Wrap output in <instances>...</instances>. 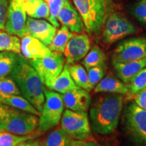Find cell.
<instances>
[{"label":"cell","instance_id":"ba28073f","mask_svg":"<svg viewBox=\"0 0 146 146\" xmlns=\"http://www.w3.org/2000/svg\"><path fill=\"white\" fill-rule=\"evenodd\" d=\"M136 32L135 26L129 19L119 13H113L108 16L104 25L102 40L111 44Z\"/></svg>","mask_w":146,"mask_h":146},{"label":"cell","instance_id":"5bb4252c","mask_svg":"<svg viewBox=\"0 0 146 146\" xmlns=\"http://www.w3.org/2000/svg\"><path fill=\"white\" fill-rule=\"evenodd\" d=\"M58 20L63 26L66 27L74 33H81L85 27L79 12L71 5L68 0L65 1L60 9L58 14Z\"/></svg>","mask_w":146,"mask_h":146},{"label":"cell","instance_id":"cb8c5ba5","mask_svg":"<svg viewBox=\"0 0 146 146\" xmlns=\"http://www.w3.org/2000/svg\"><path fill=\"white\" fill-rule=\"evenodd\" d=\"M72 139H74L62 128L58 127L47 136L44 146H70Z\"/></svg>","mask_w":146,"mask_h":146},{"label":"cell","instance_id":"e575fe53","mask_svg":"<svg viewBox=\"0 0 146 146\" xmlns=\"http://www.w3.org/2000/svg\"><path fill=\"white\" fill-rule=\"evenodd\" d=\"M131 99H133L135 103L140 108L146 110V88L133 96Z\"/></svg>","mask_w":146,"mask_h":146},{"label":"cell","instance_id":"277c9868","mask_svg":"<svg viewBox=\"0 0 146 146\" xmlns=\"http://www.w3.org/2000/svg\"><path fill=\"white\" fill-rule=\"evenodd\" d=\"M122 125L131 146H146V110L129 102L123 110Z\"/></svg>","mask_w":146,"mask_h":146},{"label":"cell","instance_id":"836d02e7","mask_svg":"<svg viewBox=\"0 0 146 146\" xmlns=\"http://www.w3.org/2000/svg\"><path fill=\"white\" fill-rule=\"evenodd\" d=\"M8 0H0V29L4 30L7 13H8Z\"/></svg>","mask_w":146,"mask_h":146},{"label":"cell","instance_id":"4fadbf2b","mask_svg":"<svg viewBox=\"0 0 146 146\" xmlns=\"http://www.w3.org/2000/svg\"><path fill=\"white\" fill-rule=\"evenodd\" d=\"M27 33L39 40L48 47L51 44L57 28L44 20L28 17L27 19Z\"/></svg>","mask_w":146,"mask_h":146},{"label":"cell","instance_id":"603a6c76","mask_svg":"<svg viewBox=\"0 0 146 146\" xmlns=\"http://www.w3.org/2000/svg\"><path fill=\"white\" fill-rule=\"evenodd\" d=\"M68 70L72 80L78 87L91 91L87 72L83 65L79 64H68Z\"/></svg>","mask_w":146,"mask_h":146},{"label":"cell","instance_id":"74e56055","mask_svg":"<svg viewBox=\"0 0 146 146\" xmlns=\"http://www.w3.org/2000/svg\"><path fill=\"white\" fill-rule=\"evenodd\" d=\"M102 1H106V2H107V0H102Z\"/></svg>","mask_w":146,"mask_h":146},{"label":"cell","instance_id":"9a60e30c","mask_svg":"<svg viewBox=\"0 0 146 146\" xmlns=\"http://www.w3.org/2000/svg\"><path fill=\"white\" fill-rule=\"evenodd\" d=\"M62 97L67 109L87 112L90 107L91 98L89 91L80 87L62 94Z\"/></svg>","mask_w":146,"mask_h":146},{"label":"cell","instance_id":"1f68e13d","mask_svg":"<svg viewBox=\"0 0 146 146\" xmlns=\"http://www.w3.org/2000/svg\"><path fill=\"white\" fill-rule=\"evenodd\" d=\"M0 92L5 94L21 96V93L12 77L0 76Z\"/></svg>","mask_w":146,"mask_h":146},{"label":"cell","instance_id":"7c38bea8","mask_svg":"<svg viewBox=\"0 0 146 146\" xmlns=\"http://www.w3.org/2000/svg\"><path fill=\"white\" fill-rule=\"evenodd\" d=\"M90 49V39L87 34L74 35L63 52L66 64H73L79 62L85 57Z\"/></svg>","mask_w":146,"mask_h":146},{"label":"cell","instance_id":"52a82bcc","mask_svg":"<svg viewBox=\"0 0 146 146\" xmlns=\"http://www.w3.org/2000/svg\"><path fill=\"white\" fill-rule=\"evenodd\" d=\"M60 121L61 127L74 139L91 138V129L87 112L66 110Z\"/></svg>","mask_w":146,"mask_h":146},{"label":"cell","instance_id":"ab89813d","mask_svg":"<svg viewBox=\"0 0 146 146\" xmlns=\"http://www.w3.org/2000/svg\"><path fill=\"white\" fill-rule=\"evenodd\" d=\"M137 1H141V0H137Z\"/></svg>","mask_w":146,"mask_h":146},{"label":"cell","instance_id":"4316f807","mask_svg":"<svg viewBox=\"0 0 146 146\" xmlns=\"http://www.w3.org/2000/svg\"><path fill=\"white\" fill-rule=\"evenodd\" d=\"M20 55L10 51L0 52V76L11 74Z\"/></svg>","mask_w":146,"mask_h":146},{"label":"cell","instance_id":"8992f818","mask_svg":"<svg viewBox=\"0 0 146 146\" xmlns=\"http://www.w3.org/2000/svg\"><path fill=\"white\" fill-rule=\"evenodd\" d=\"M43 90L45 102L40 112L38 127L39 131H46L59 124L64 110V104L61 94L46 87H44Z\"/></svg>","mask_w":146,"mask_h":146},{"label":"cell","instance_id":"30bf717a","mask_svg":"<svg viewBox=\"0 0 146 146\" xmlns=\"http://www.w3.org/2000/svg\"><path fill=\"white\" fill-rule=\"evenodd\" d=\"M146 57V39L131 38L116 46L112 55V63H125Z\"/></svg>","mask_w":146,"mask_h":146},{"label":"cell","instance_id":"d590c367","mask_svg":"<svg viewBox=\"0 0 146 146\" xmlns=\"http://www.w3.org/2000/svg\"><path fill=\"white\" fill-rule=\"evenodd\" d=\"M97 142L92 139H72L70 144V146H96Z\"/></svg>","mask_w":146,"mask_h":146},{"label":"cell","instance_id":"f35d334b","mask_svg":"<svg viewBox=\"0 0 146 146\" xmlns=\"http://www.w3.org/2000/svg\"><path fill=\"white\" fill-rule=\"evenodd\" d=\"M96 146H100V145H98V144H97V145H96Z\"/></svg>","mask_w":146,"mask_h":146},{"label":"cell","instance_id":"6da1fadb","mask_svg":"<svg viewBox=\"0 0 146 146\" xmlns=\"http://www.w3.org/2000/svg\"><path fill=\"white\" fill-rule=\"evenodd\" d=\"M124 95L106 93L96 98L89 109L91 131L99 135H108L118 127L123 109Z\"/></svg>","mask_w":146,"mask_h":146},{"label":"cell","instance_id":"7a4b0ae2","mask_svg":"<svg viewBox=\"0 0 146 146\" xmlns=\"http://www.w3.org/2000/svg\"><path fill=\"white\" fill-rule=\"evenodd\" d=\"M10 75L22 96L41 112L45 102L44 87L39 75L29 60L20 55Z\"/></svg>","mask_w":146,"mask_h":146},{"label":"cell","instance_id":"9c48e42d","mask_svg":"<svg viewBox=\"0 0 146 146\" xmlns=\"http://www.w3.org/2000/svg\"><path fill=\"white\" fill-rule=\"evenodd\" d=\"M28 60L45 87L59 75L65 65V57L62 53L56 52H52L44 58Z\"/></svg>","mask_w":146,"mask_h":146},{"label":"cell","instance_id":"5b68a950","mask_svg":"<svg viewBox=\"0 0 146 146\" xmlns=\"http://www.w3.org/2000/svg\"><path fill=\"white\" fill-rule=\"evenodd\" d=\"M87 31L99 34L108 16L106 1L102 0H73Z\"/></svg>","mask_w":146,"mask_h":146},{"label":"cell","instance_id":"f1b7e54d","mask_svg":"<svg viewBox=\"0 0 146 146\" xmlns=\"http://www.w3.org/2000/svg\"><path fill=\"white\" fill-rule=\"evenodd\" d=\"M32 139L31 135H18L8 132H0V146H17Z\"/></svg>","mask_w":146,"mask_h":146},{"label":"cell","instance_id":"f546056e","mask_svg":"<svg viewBox=\"0 0 146 146\" xmlns=\"http://www.w3.org/2000/svg\"><path fill=\"white\" fill-rule=\"evenodd\" d=\"M45 1L48 4L50 9V16L48 21L55 27L58 28L60 27V23L58 20V14L66 0H45Z\"/></svg>","mask_w":146,"mask_h":146},{"label":"cell","instance_id":"d6a6232c","mask_svg":"<svg viewBox=\"0 0 146 146\" xmlns=\"http://www.w3.org/2000/svg\"><path fill=\"white\" fill-rule=\"evenodd\" d=\"M132 12L137 19L142 23H146V0H141L135 3Z\"/></svg>","mask_w":146,"mask_h":146},{"label":"cell","instance_id":"8fae6325","mask_svg":"<svg viewBox=\"0 0 146 146\" xmlns=\"http://www.w3.org/2000/svg\"><path fill=\"white\" fill-rule=\"evenodd\" d=\"M27 13L23 0H10L4 30L9 34L23 38L27 33Z\"/></svg>","mask_w":146,"mask_h":146},{"label":"cell","instance_id":"d6986e66","mask_svg":"<svg viewBox=\"0 0 146 146\" xmlns=\"http://www.w3.org/2000/svg\"><path fill=\"white\" fill-rule=\"evenodd\" d=\"M50 90L63 94L78 88L71 77L68 70V64H65L62 71L54 80L46 87Z\"/></svg>","mask_w":146,"mask_h":146},{"label":"cell","instance_id":"484cf974","mask_svg":"<svg viewBox=\"0 0 146 146\" xmlns=\"http://www.w3.org/2000/svg\"><path fill=\"white\" fill-rule=\"evenodd\" d=\"M10 51L21 54L19 37L0 29V52Z\"/></svg>","mask_w":146,"mask_h":146},{"label":"cell","instance_id":"3957f363","mask_svg":"<svg viewBox=\"0 0 146 146\" xmlns=\"http://www.w3.org/2000/svg\"><path fill=\"white\" fill-rule=\"evenodd\" d=\"M37 116L0 103V132L29 135L38 127Z\"/></svg>","mask_w":146,"mask_h":146},{"label":"cell","instance_id":"7402d4cb","mask_svg":"<svg viewBox=\"0 0 146 146\" xmlns=\"http://www.w3.org/2000/svg\"><path fill=\"white\" fill-rule=\"evenodd\" d=\"M74 35V33L71 32L66 27L62 25L56 32L52 43L48 46L49 49L52 52L63 53L67 43Z\"/></svg>","mask_w":146,"mask_h":146},{"label":"cell","instance_id":"8d00e7d4","mask_svg":"<svg viewBox=\"0 0 146 146\" xmlns=\"http://www.w3.org/2000/svg\"><path fill=\"white\" fill-rule=\"evenodd\" d=\"M18 146H41L37 141H25L19 144Z\"/></svg>","mask_w":146,"mask_h":146},{"label":"cell","instance_id":"4dcf8cb0","mask_svg":"<svg viewBox=\"0 0 146 146\" xmlns=\"http://www.w3.org/2000/svg\"><path fill=\"white\" fill-rule=\"evenodd\" d=\"M87 74H88L89 83L90 87L92 89L96 87V85L104 78L106 74L105 65L98 66L92 68L87 69Z\"/></svg>","mask_w":146,"mask_h":146},{"label":"cell","instance_id":"44dd1931","mask_svg":"<svg viewBox=\"0 0 146 146\" xmlns=\"http://www.w3.org/2000/svg\"><path fill=\"white\" fill-rule=\"evenodd\" d=\"M23 5L29 17L48 20L50 9L45 0H23Z\"/></svg>","mask_w":146,"mask_h":146},{"label":"cell","instance_id":"83f0119b","mask_svg":"<svg viewBox=\"0 0 146 146\" xmlns=\"http://www.w3.org/2000/svg\"><path fill=\"white\" fill-rule=\"evenodd\" d=\"M127 85L129 88V94L127 95H129L130 98L145 89L146 88V67L137 73L127 83Z\"/></svg>","mask_w":146,"mask_h":146},{"label":"cell","instance_id":"2e32d148","mask_svg":"<svg viewBox=\"0 0 146 146\" xmlns=\"http://www.w3.org/2000/svg\"><path fill=\"white\" fill-rule=\"evenodd\" d=\"M21 52L26 59L44 58L52 53L49 47L30 35H26L21 41Z\"/></svg>","mask_w":146,"mask_h":146},{"label":"cell","instance_id":"e0dca14e","mask_svg":"<svg viewBox=\"0 0 146 146\" xmlns=\"http://www.w3.org/2000/svg\"><path fill=\"white\" fill-rule=\"evenodd\" d=\"M118 77L128 83L137 73L146 67V57L125 63H112Z\"/></svg>","mask_w":146,"mask_h":146},{"label":"cell","instance_id":"60d3db41","mask_svg":"<svg viewBox=\"0 0 146 146\" xmlns=\"http://www.w3.org/2000/svg\"><path fill=\"white\" fill-rule=\"evenodd\" d=\"M17 146H18V145H17Z\"/></svg>","mask_w":146,"mask_h":146},{"label":"cell","instance_id":"ffe728a7","mask_svg":"<svg viewBox=\"0 0 146 146\" xmlns=\"http://www.w3.org/2000/svg\"><path fill=\"white\" fill-rule=\"evenodd\" d=\"M0 103L39 116L40 112L23 96L0 92Z\"/></svg>","mask_w":146,"mask_h":146},{"label":"cell","instance_id":"ac0fdd59","mask_svg":"<svg viewBox=\"0 0 146 146\" xmlns=\"http://www.w3.org/2000/svg\"><path fill=\"white\" fill-rule=\"evenodd\" d=\"M95 93H112L127 95L129 94L128 85L116 77L108 75L103 78L94 88Z\"/></svg>","mask_w":146,"mask_h":146},{"label":"cell","instance_id":"d4e9b609","mask_svg":"<svg viewBox=\"0 0 146 146\" xmlns=\"http://www.w3.org/2000/svg\"><path fill=\"white\" fill-rule=\"evenodd\" d=\"M106 55L102 49L98 45H93L89 52L83 58L82 64L86 69L94 66L104 64L106 62Z\"/></svg>","mask_w":146,"mask_h":146}]
</instances>
